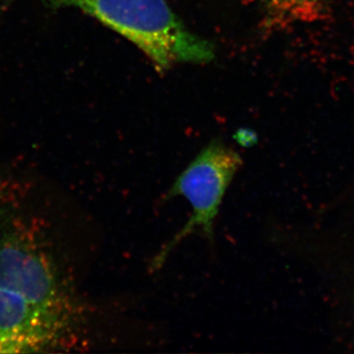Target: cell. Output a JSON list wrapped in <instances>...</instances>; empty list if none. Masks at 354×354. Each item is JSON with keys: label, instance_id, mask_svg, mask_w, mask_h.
I'll return each mask as SVG.
<instances>
[{"label": "cell", "instance_id": "obj_1", "mask_svg": "<svg viewBox=\"0 0 354 354\" xmlns=\"http://www.w3.org/2000/svg\"><path fill=\"white\" fill-rule=\"evenodd\" d=\"M86 308L35 221L0 199V353L73 351Z\"/></svg>", "mask_w": 354, "mask_h": 354}, {"label": "cell", "instance_id": "obj_2", "mask_svg": "<svg viewBox=\"0 0 354 354\" xmlns=\"http://www.w3.org/2000/svg\"><path fill=\"white\" fill-rule=\"evenodd\" d=\"M51 9H79L118 32L150 58L158 71L179 64H207L213 46L187 29L167 0H41Z\"/></svg>", "mask_w": 354, "mask_h": 354}, {"label": "cell", "instance_id": "obj_3", "mask_svg": "<svg viewBox=\"0 0 354 354\" xmlns=\"http://www.w3.org/2000/svg\"><path fill=\"white\" fill-rule=\"evenodd\" d=\"M242 164L239 153L221 140H214L177 176L165 198H185L192 214L183 227L153 258L151 269H160L171 251L193 232H199L213 245L216 216L228 186Z\"/></svg>", "mask_w": 354, "mask_h": 354}, {"label": "cell", "instance_id": "obj_4", "mask_svg": "<svg viewBox=\"0 0 354 354\" xmlns=\"http://www.w3.org/2000/svg\"><path fill=\"white\" fill-rule=\"evenodd\" d=\"M334 0H265L263 27L278 31L295 24L321 19Z\"/></svg>", "mask_w": 354, "mask_h": 354}]
</instances>
